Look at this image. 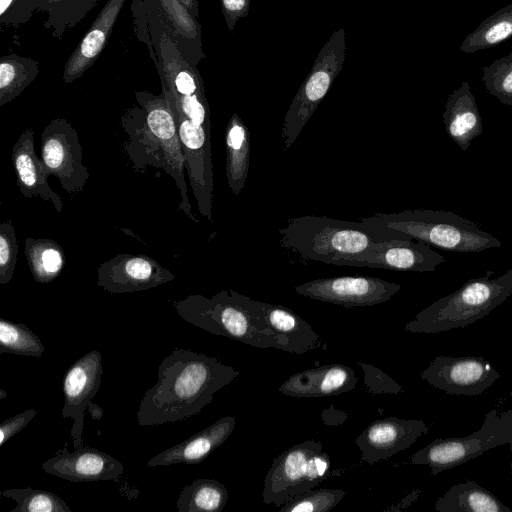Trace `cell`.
<instances>
[{
    "instance_id": "6da1fadb",
    "label": "cell",
    "mask_w": 512,
    "mask_h": 512,
    "mask_svg": "<svg viewBox=\"0 0 512 512\" xmlns=\"http://www.w3.org/2000/svg\"><path fill=\"white\" fill-rule=\"evenodd\" d=\"M239 374L215 357L174 349L160 363L157 382L144 393L136 412L137 423L161 425L198 414Z\"/></svg>"
},
{
    "instance_id": "7a4b0ae2",
    "label": "cell",
    "mask_w": 512,
    "mask_h": 512,
    "mask_svg": "<svg viewBox=\"0 0 512 512\" xmlns=\"http://www.w3.org/2000/svg\"><path fill=\"white\" fill-rule=\"evenodd\" d=\"M139 102L141 110L129 112L122 119L128 138L124 143L127 156L136 172L148 167L164 170L180 191L178 206L185 216L198 222L192 212L184 176V158L175 118L166 97H145Z\"/></svg>"
},
{
    "instance_id": "3957f363",
    "label": "cell",
    "mask_w": 512,
    "mask_h": 512,
    "mask_svg": "<svg viewBox=\"0 0 512 512\" xmlns=\"http://www.w3.org/2000/svg\"><path fill=\"white\" fill-rule=\"evenodd\" d=\"M281 245L303 259L337 266H352L354 258L374 245L391 239H410L397 231L364 221L323 216L288 219L278 229Z\"/></svg>"
},
{
    "instance_id": "277c9868",
    "label": "cell",
    "mask_w": 512,
    "mask_h": 512,
    "mask_svg": "<svg viewBox=\"0 0 512 512\" xmlns=\"http://www.w3.org/2000/svg\"><path fill=\"white\" fill-rule=\"evenodd\" d=\"M172 303L183 320L211 334L257 348L278 349L274 334L263 320L260 301L234 290H222L210 298L192 294Z\"/></svg>"
},
{
    "instance_id": "5b68a950",
    "label": "cell",
    "mask_w": 512,
    "mask_h": 512,
    "mask_svg": "<svg viewBox=\"0 0 512 512\" xmlns=\"http://www.w3.org/2000/svg\"><path fill=\"white\" fill-rule=\"evenodd\" d=\"M361 220L448 251L481 252L501 246L496 237L476 223L450 211L410 209L376 213Z\"/></svg>"
},
{
    "instance_id": "8992f818",
    "label": "cell",
    "mask_w": 512,
    "mask_h": 512,
    "mask_svg": "<svg viewBox=\"0 0 512 512\" xmlns=\"http://www.w3.org/2000/svg\"><path fill=\"white\" fill-rule=\"evenodd\" d=\"M512 295V268L497 278H473L421 310L404 329L433 334L464 328L488 315Z\"/></svg>"
},
{
    "instance_id": "52a82bcc",
    "label": "cell",
    "mask_w": 512,
    "mask_h": 512,
    "mask_svg": "<svg viewBox=\"0 0 512 512\" xmlns=\"http://www.w3.org/2000/svg\"><path fill=\"white\" fill-rule=\"evenodd\" d=\"M331 474V460L322 442L311 439L293 445L273 459L264 480L263 502L280 507Z\"/></svg>"
},
{
    "instance_id": "ba28073f",
    "label": "cell",
    "mask_w": 512,
    "mask_h": 512,
    "mask_svg": "<svg viewBox=\"0 0 512 512\" xmlns=\"http://www.w3.org/2000/svg\"><path fill=\"white\" fill-rule=\"evenodd\" d=\"M346 52L345 30L332 33L318 53L307 77L300 85L283 120L281 129L282 148L289 150L303 127L340 74Z\"/></svg>"
},
{
    "instance_id": "9c48e42d",
    "label": "cell",
    "mask_w": 512,
    "mask_h": 512,
    "mask_svg": "<svg viewBox=\"0 0 512 512\" xmlns=\"http://www.w3.org/2000/svg\"><path fill=\"white\" fill-rule=\"evenodd\" d=\"M506 444L512 452V409L500 413L493 408L478 431L465 437L435 439L414 453L410 461L427 465L431 475H437Z\"/></svg>"
},
{
    "instance_id": "30bf717a",
    "label": "cell",
    "mask_w": 512,
    "mask_h": 512,
    "mask_svg": "<svg viewBox=\"0 0 512 512\" xmlns=\"http://www.w3.org/2000/svg\"><path fill=\"white\" fill-rule=\"evenodd\" d=\"M40 157L50 175L59 180L70 197L83 191L89 180V171L82 162L78 133L65 119H54L44 128Z\"/></svg>"
},
{
    "instance_id": "8fae6325",
    "label": "cell",
    "mask_w": 512,
    "mask_h": 512,
    "mask_svg": "<svg viewBox=\"0 0 512 512\" xmlns=\"http://www.w3.org/2000/svg\"><path fill=\"white\" fill-rule=\"evenodd\" d=\"M103 372L102 356L99 351L93 350L76 360L63 379L62 416L73 419L71 438L75 449L83 444L85 412L88 410L94 420H100L103 416V409L91 402L100 388Z\"/></svg>"
},
{
    "instance_id": "7c38bea8",
    "label": "cell",
    "mask_w": 512,
    "mask_h": 512,
    "mask_svg": "<svg viewBox=\"0 0 512 512\" xmlns=\"http://www.w3.org/2000/svg\"><path fill=\"white\" fill-rule=\"evenodd\" d=\"M401 285L370 276L315 279L294 287L302 296L343 307L373 306L388 301Z\"/></svg>"
},
{
    "instance_id": "4fadbf2b",
    "label": "cell",
    "mask_w": 512,
    "mask_h": 512,
    "mask_svg": "<svg viewBox=\"0 0 512 512\" xmlns=\"http://www.w3.org/2000/svg\"><path fill=\"white\" fill-rule=\"evenodd\" d=\"M499 372L484 358L437 356L421 378L451 395L477 396L491 387Z\"/></svg>"
},
{
    "instance_id": "5bb4252c",
    "label": "cell",
    "mask_w": 512,
    "mask_h": 512,
    "mask_svg": "<svg viewBox=\"0 0 512 512\" xmlns=\"http://www.w3.org/2000/svg\"><path fill=\"white\" fill-rule=\"evenodd\" d=\"M175 278L170 270L143 254H118L97 268V286L115 294L148 290Z\"/></svg>"
},
{
    "instance_id": "9a60e30c",
    "label": "cell",
    "mask_w": 512,
    "mask_h": 512,
    "mask_svg": "<svg viewBox=\"0 0 512 512\" xmlns=\"http://www.w3.org/2000/svg\"><path fill=\"white\" fill-rule=\"evenodd\" d=\"M429 426L422 420H404L394 416L370 423L355 439L361 460L372 465L406 450Z\"/></svg>"
},
{
    "instance_id": "2e32d148",
    "label": "cell",
    "mask_w": 512,
    "mask_h": 512,
    "mask_svg": "<svg viewBox=\"0 0 512 512\" xmlns=\"http://www.w3.org/2000/svg\"><path fill=\"white\" fill-rule=\"evenodd\" d=\"M446 258L414 239H391L357 255L352 266L394 271L431 272Z\"/></svg>"
},
{
    "instance_id": "e0dca14e",
    "label": "cell",
    "mask_w": 512,
    "mask_h": 512,
    "mask_svg": "<svg viewBox=\"0 0 512 512\" xmlns=\"http://www.w3.org/2000/svg\"><path fill=\"white\" fill-rule=\"evenodd\" d=\"M43 470L71 482L116 481L124 472L120 461L92 447L69 452L66 447L42 463Z\"/></svg>"
},
{
    "instance_id": "ac0fdd59",
    "label": "cell",
    "mask_w": 512,
    "mask_h": 512,
    "mask_svg": "<svg viewBox=\"0 0 512 512\" xmlns=\"http://www.w3.org/2000/svg\"><path fill=\"white\" fill-rule=\"evenodd\" d=\"M11 160L16 184L22 195L50 201L57 212H62V200L48 184L50 173L35 152L34 131L31 128H25L13 145Z\"/></svg>"
},
{
    "instance_id": "d6986e66",
    "label": "cell",
    "mask_w": 512,
    "mask_h": 512,
    "mask_svg": "<svg viewBox=\"0 0 512 512\" xmlns=\"http://www.w3.org/2000/svg\"><path fill=\"white\" fill-rule=\"evenodd\" d=\"M357 382L351 367L329 364L291 375L278 390L291 397L318 398L349 392L357 386Z\"/></svg>"
},
{
    "instance_id": "ffe728a7",
    "label": "cell",
    "mask_w": 512,
    "mask_h": 512,
    "mask_svg": "<svg viewBox=\"0 0 512 512\" xmlns=\"http://www.w3.org/2000/svg\"><path fill=\"white\" fill-rule=\"evenodd\" d=\"M236 418L225 416L179 444L152 457L148 467L174 464H198L222 445L235 428Z\"/></svg>"
},
{
    "instance_id": "44dd1931",
    "label": "cell",
    "mask_w": 512,
    "mask_h": 512,
    "mask_svg": "<svg viewBox=\"0 0 512 512\" xmlns=\"http://www.w3.org/2000/svg\"><path fill=\"white\" fill-rule=\"evenodd\" d=\"M263 320L274 334L278 349L305 354L323 346L311 325L287 307L261 302Z\"/></svg>"
},
{
    "instance_id": "7402d4cb",
    "label": "cell",
    "mask_w": 512,
    "mask_h": 512,
    "mask_svg": "<svg viewBox=\"0 0 512 512\" xmlns=\"http://www.w3.org/2000/svg\"><path fill=\"white\" fill-rule=\"evenodd\" d=\"M443 120L446 133L463 151L482 134V119L467 81L448 96Z\"/></svg>"
},
{
    "instance_id": "603a6c76",
    "label": "cell",
    "mask_w": 512,
    "mask_h": 512,
    "mask_svg": "<svg viewBox=\"0 0 512 512\" xmlns=\"http://www.w3.org/2000/svg\"><path fill=\"white\" fill-rule=\"evenodd\" d=\"M124 0H111L87 33L78 50L70 58L64 80L71 82L91 65L102 50Z\"/></svg>"
},
{
    "instance_id": "cb8c5ba5",
    "label": "cell",
    "mask_w": 512,
    "mask_h": 512,
    "mask_svg": "<svg viewBox=\"0 0 512 512\" xmlns=\"http://www.w3.org/2000/svg\"><path fill=\"white\" fill-rule=\"evenodd\" d=\"M226 178L234 196H238L244 188L249 169L250 138L249 131L234 113L226 127Z\"/></svg>"
},
{
    "instance_id": "d4e9b609",
    "label": "cell",
    "mask_w": 512,
    "mask_h": 512,
    "mask_svg": "<svg viewBox=\"0 0 512 512\" xmlns=\"http://www.w3.org/2000/svg\"><path fill=\"white\" fill-rule=\"evenodd\" d=\"M439 512H511L487 489L473 480L450 487L434 506Z\"/></svg>"
},
{
    "instance_id": "484cf974",
    "label": "cell",
    "mask_w": 512,
    "mask_h": 512,
    "mask_svg": "<svg viewBox=\"0 0 512 512\" xmlns=\"http://www.w3.org/2000/svg\"><path fill=\"white\" fill-rule=\"evenodd\" d=\"M24 252L30 272L38 283L52 282L65 266L64 251L52 239L27 237Z\"/></svg>"
},
{
    "instance_id": "4316f807",
    "label": "cell",
    "mask_w": 512,
    "mask_h": 512,
    "mask_svg": "<svg viewBox=\"0 0 512 512\" xmlns=\"http://www.w3.org/2000/svg\"><path fill=\"white\" fill-rule=\"evenodd\" d=\"M227 500L228 491L222 483L200 478L181 490L176 509L178 512H221Z\"/></svg>"
},
{
    "instance_id": "83f0119b",
    "label": "cell",
    "mask_w": 512,
    "mask_h": 512,
    "mask_svg": "<svg viewBox=\"0 0 512 512\" xmlns=\"http://www.w3.org/2000/svg\"><path fill=\"white\" fill-rule=\"evenodd\" d=\"M512 37V4H509L482 21L460 45V51L474 53L492 48Z\"/></svg>"
},
{
    "instance_id": "f1b7e54d",
    "label": "cell",
    "mask_w": 512,
    "mask_h": 512,
    "mask_svg": "<svg viewBox=\"0 0 512 512\" xmlns=\"http://www.w3.org/2000/svg\"><path fill=\"white\" fill-rule=\"evenodd\" d=\"M44 345L26 325L0 319V353L40 357Z\"/></svg>"
},
{
    "instance_id": "f546056e",
    "label": "cell",
    "mask_w": 512,
    "mask_h": 512,
    "mask_svg": "<svg viewBox=\"0 0 512 512\" xmlns=\"http://www.w3.org/2000/svg\"><path fill=\"white\" fill-rule=\"evenodd\" d=\"M1 495L16 501L10 512H72L58 495L31 487L3 490Z\"/></svg>"
},
{
    "instance_id": "4dcf8cb0",
    "label": "cell",
    "mask_w": 512,
    "mask_h": 512,
    "mask_svg": "<svg viewBox=\"0 0 512 512\" xmlns=\"http://www.w3.org/2000/svg\"><path fill=\"white\" fill-rule=\"evenodd\" d=\"M482 70L486 90L502 104L512 106V52Z\"/></svg>"
},
{
    "instance_id": "1f68e13d",
    "label": "cell",
    "mask_w": 512,
    "mask_h": 512,
    "mask_svg": "<svg viewBox=\"0 0 512 512\" xmlns=\"http://www.w3.org/2000/svg\"><path fill=\"white\" fill-rule=\"evenodd\" d=\"M345 494L342 489H311L280 506V512H327L337 506Z\"/></svg>"
},
{
    "instance_id": "d6a6232c",
    "label": "cell",
    "mask_w": 512,
    "mask_h": 512,
    "mask_svg": "<svg viewBox=\"0 0 512 512\" xmlns=\"http://www.w3.org/2000/svg\"><path fill=\"white\" fill-rule=\"evenodd\" d=\"M18 255L15 227L7 219L0 224V284L5 285L13 277Z\"/></svg>"
},
{
    "instance_id": "836d02e7",
    "label": "cell",
    "mask_w": 512,
    "mask_h": 512,
    "mask_svg": "<svg viewBox=\"0 0 512 512\" xmlns=\"http://www.w3.org/2000/svg\"><path fill=\"white\" fill-rule=\"evenodd\" d=\"M27 73L11 62L0 64V105L14 99L29 83Z\"/></svg>"
},
{
    "instance_id": "e575fe53",
    "label": "cell",
    "mask_w": 512,
    "mask_h": 512,
    "mask_svg": "<svg viewBox=\"0 0 512 512\" xmlns=\"http://www.w3.org/2000/svg\"><path fill=\"white\" fill-rule=\"evenodd\" d=\"M364 372V384L373 394H399L402 387L379 368L365 362H358Z\"/></svg>"
},
{
    "instance_id": "d590c367",
    "label": "cell",
    "mask_w": 512,
    "mask_h": 512,
    "mask_svg": "<svg viewBox=\"0 0 512 512\" xmlns=\"http://www.w3.org/2000/svg\"><path fill=\"white\" fill-rule=\"evenodd\" d=\"M36 414L37 410L31 408L2 422L0 425V446H3L8 440L23 430Z\"/></svg>"
},
{
    "instance_id": "8d00e7d4",
    "label": "cell",
    "mask_w": 512,
    "mask_h": 512,
    "mask_svg": "<svg viewBox=\"0 0 512 512\" xmlns=\"http://www.w3.org/2000/svg\"><path fill=\"white\" fill-rule=\"evenodd\" d=\"M203 88L200 79L189 70H180L170 85L172 92L181 95H190Z\"/></svg>"
},
{
    "instance_id": "74e56055",
    "label": "cell",
    "mask_w": 512,
    "mask_h": 512,
    "mask_svg": "<svg viewBox=\"0 0 512 512\" xmlns=\"http://www.w3.org/2000/svg\"><path fill=\"white\" fill-rule=\"evenodd\" d=\"M251 0H221L222 11L226 24L233 30L240 18L248 15Z\"/></svg>"
},
{
    "instance_id": "f35d334b",
    "label": "cell",
    "mask_w": 512,
    "mask_h": 512,
    "mask_svg": "<svg viewBox=\"0 0 512 512\" xmlns=\"http://www.w3.org/2000/svg\"><path fill=\"white\" fill-rule=\"evenodd\" d=\"M12 0H0V14L3 15L7 10Z\"/></svg>"
},
{
    "instance_id": "ab89813d",
    "label": "cell",
    "mask_w": 512,
    "mask_h": 512,
    "mask_svg": "<svg viewBox=\"0 0 512 512\" xmlns=\"http://www.w3.org/2000/svg\"><path fill=\"white\" fill-rule=\"evenodd\" d=\"M7 396V393L4 390H0V399H3Z\"/></svg>"
},
{
    "instance_id": "60d3db41",
    "label": "cell",
    "mask_w": 512,
    "mask_h": 512,
    "mask_svg": "<svg viewBox=\"0 0 512 512\" xmlns=\"http://www.w3.org/2000/svg\"><path fill=\"white\" fill-rule=\"evenodd\" d=\"M511 472H512V461H511Z\"/></svg>"
},
{
    "instance_id": "b9f144b4",
    "label": "cell",
    "mask_w": 512,
    "mask_h": 512,
    "mask_svg": "<svg viewBox=\"0 0 512 512\" xmlns=\"http://www.w3.org/2000/svg\"><path fill=\"white\" fill-rule=\"evenodd\" d=\"M182 1H188V3H189V0H182Z\"/></svg>"
}]
</instances>
